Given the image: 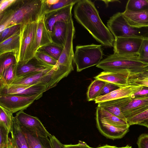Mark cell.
Masks as SVG:
<instances>
[{
	"label": "cell",
	"mask_w": 148,
	"mask_h": 148,
	"mask_svg": "<svg viewBox=\"0 0 148 148\" xmlns=\"http://www.w3.org/2000/svg\"><path fill=\"white\" fill-rule=\"evenodd\" d=\"M148 10V0H129L126 6L125 10L138 12Z\"/></svg>",
	"instance_id": "31"
},
{
	"label": "cell",
	"mask_w": 148,
	"mask_h": 148,
	"mask_svg": "<svg viewBox=\"0 0 148 148\" xmlns=\"http://www.w3.org/2000/svg\"><path fill=\"white\" fill-rule=\"evenodd\" d=\"M60 81L54 66L52 69L29 73L16 77L12 84L34 85L43 84L49 89L55 86Z\"/></svg>",
	"instance_id": "7"
},
{
	"label": "cell",
	"mask_w": 148,
	"mask_h": 148,
	"mask_svg": "<svg viewBox=\"0 0 148 148\" xmlns=\"http://www.w3.org/2000/svg\"><path fill=\"white\" fill-rule=\"evenodd\" d=\"M63 48V47L55 44L43 47L39 49L44 51L58 61Z\"/></svg>",
	"instance_id": "34"
},
{
	"label": "cell",
	"mask_w": 148,
	"mask_h": 148,
	"mask_svg": "<svg viewBox=\"0 0 148 148\" xmlns=\"http://www.w3.org/2000/svg\"><path fill=\"white\" fill-rule=\"evenodd\" d=\"M38 59L49 65L55 66L57 61L44 51L38 49L34 57Z\"/></svg>",
	"instance_id": "36"
},
{
	"label": "cell",
	"mask_w": 148,
	"mask_h": 148,
	"mask_svg": "<svg viewBox=\"0 0 148 148\" xmlns=\"http://www.w3.org/2000/svg\"><path fill=\"white\" fill-rule=\"evenodd\" d=\"M16 0H1L0 1V13L7 9Z\"/></svg>",
	"instance_id": "44"
},
{
	"label": "cell",
	"mask_w": 148,
	"mask_h": 148,
	"mask_svg": "<svg viewBox=\"0 0 148 148\" xmlns=\"http://www.w3.org/2000/svg\"><path fill=\"white\" fill-rule=\"evenodd\" d=\"M46 11L45 0H16L0 13V33L13 25L37 22Z\"/></svg>",
	"instance_id": "2"
},
{
	"label": "cell",
	"mask_w": 148,
	"mask_h": 148,
	"mask_svg": "<svg viewBox=\"0 0 148 148\" xmlns=\"http://www.w3.org/2000/svg\"><path fill=\"white\" fill-rule=\"evenodd\" d=\"M48 90L47 86L43 84L26 85L12 84L0 88V95L31 96L43 94Z\"/></svg>",
	"instance_id": "11"
},
{
	"label": "cell",
	"mask_w": 148,
	"mask_h": 148,
	"mask_svg": "<svg viewBox=\"0 0 148 148\" xmlns=\"http://www.w3.org/2000/svg\"><path fill=\"white\" fill-rule=\"evenodd\" d=\"M37 21L21 25L20 47L16 56L18 65L27 63L36 54L35 38Z\"/></svg>",
	"instance_id": "4"
},
{
	"label": "cell",
	"mask_w": 148,
	"mask_h": 148,
	"mask_svg": "<svg viewBox=\"0 0 148 148\" xmlns=\"http://www.w3.org/2000/svg\"><path fill=\"white\" fill-rule=\"evenodd\" d=\"M93 148H117V147L115 146H111L106 145L97 147Z\"/></svg>",
	"instance_id": "49"
},
{
	"label": "cell",
	"mask_w": 148,
	"mask_h": 148,
	"mask_svg": "<svg viewBox=\"0 0 148 148\" xmlns=\"http://www.w3.org/2000/svg\"><path fill=\"white\" fill-rule=\"evenodd\" d=\"M14 117L21 126L29 131L44 137H49L52 135L38 117L27 114L24 110L16 113Z\"/></svg>",
	"instance_id": "12"
},
{
	"label": "cell",
	"mask_w": 148,
	"mask_h": 148,
	"mask_svg": "<svg viewBox=\"0 0 148 148\" xmlns=\"http://www.w3.org/2000/svg\"><path fill=\"white\" fill-rule=\"evenodd\" d=\"M21 127L27 139L29 148H53L49 137L39 135Z\"/></svg>",
	"instance_id": "22"
},
{
	"label": "cell",
	"mask_w": 148,
	"mask_h": 148,
	"mask_svg": "<svg viewBox=\"0 0 148 148\" xmlns=\"http://www.w3.org/2000/svg\"><path fill=\"white\" fill-rule=\"evenodd\" d=\"M97 126L100 132L107 138L115 140L123 138L129 131L130 127L114 125L96 118Z\"/></svg>",
	"instance_id": "15"
},
{
	"label": "cell",
	"mask_w": 148,
	"mask_h": 148,
	"mask_svg": "<svg viewBox=\"0 0 148 148\" xmlns=\"http://www.w3.org/2000/svg\"><path fill=\"white\" fill-rule=\"evenodd\" d=\"M0 75L10 66L17 64L16 58L14 53H8L0 55Z\"/></svg>",
	"instance_id": "32"
},
{
	"label": "cell",
	"mask_w": 148,
	"mask_h": 148,
	"mask_svg": "<svg viewBox=\"0 0 148 148\" xmlns=\"http://www.w3.org/2000/svg\"><path fill=\"white\" fill-rule=\"evenodd\" d=\"M67 23L62 22H56L54 25L53 34L54 42L59 45L64 47L67 32Z\"/></svg>",
	"instance_id": "26"
},
{
	"label": "cell",
	"mask_w": 148,
	"mask_h": 148,
	"mask_svg": "<svg viewBox=\"0 0 148 148\" xmlns=\"http://www.w3.org/2000/svg\"><path fill=\"white\" fill-rule=\"evenodd\" d=\"M138 125H139L144 126L148 128V119L142 122L139 124Z\"/></svg>",
	"instance_id": "48"
},
{
	"label": "cell",
	"mask_w": 148,
	"mask_h": 148,
	"mask_svg": "<svg viewBox=\"0 0 148 148\" xmlns=\"http://www.w3.org/2000/svg\"><path fill=\"white\" fill-rule=\"evenodd\" d=\"M143 86L140 85H128L120 87L106 95L100 96L96 98L95 101L96 103L112 100L122 98L130 97L141 89Z\"/></svg>",
	"instance_id": "18"
},
{
	"label": "cell",
	"mask_w": 148,
	"mask_h": 148,
	"mask_svg": "<svg viewBox=\"0 0 148 148\" xmlns=\"http://www.w3.org/2000/svg\"><path fill=\"white\" fill-rule=\"evenodd\" d=\"M108 28L115 38L129 36L148 38V27L136 28L130 25L122 12H117L111 16L107 22Z\"/></svg>",
	"instance_id": "6"
},
{
	"label": "cell",
	"mask_w": 148,
	"mask_h": 148,
	"mask_svg": "<svg viewBox=\"0 0 148 148\" xmlns=\"http://www.w3.org/2000/svg\"><path fill=\"white\" fill-rule=\"evenodd\" d=\"M75 29L71 18L67 23L66 40L62 53L58 60L56 66L70 72L74 70L73 62L74 55L73 40L75 36Z\"/></svg>",
	"instance_id": "8"
},
{
	"label": "cell",
	"mask_w": 148,
	"mask_h": 148,
	"mask_svg": "<svg viewBox=\"0 0 148 148\" xmlns=\"http://www.w3.org/2000/svg\"><path fill=\"white\" fill-rule=\"evenodd\" d=\"M130 97L132 99L148 97V87L143 86L141 89L132 95Z\"/></svg>",
	"instance_id": "41"
},
{
	"label": "cell",
	"mask_w": 148,
	"mask_h": 148,
	"mask_svg": "<svg viewBox=\"0 0 148 148\" xmlns=\"http://www.w3.org/2000/svg\"><path fill=\"white\" fill-rule=\"evenodd\" d=\"M122 14L131 26L138 28L148 27V10L138 12L125 10Z\"/></svg>",
	"instance_id": "21"
},
{
	"label": "cell",
	"mask_w": 148,
	"mask_h": 148,
	"mask_svg": "<svg viewBox=\"0 0 148 148\" xmlns=\"http://www.w3.org/2000/svg\"><path fill=\"white\" fill-rule=\"evenodd\" d=\"M148 110V97L132 99V101L121 109L127 119Z\"/></svg>",
	"instance_id": "20"
},
{
	"label": "cell",
	"mask_w": 148,
	"mask_h": 148,
	"mask_svg": "<svg viewBox=\"0 0 148 148\" xmlns=\"http://www.w3.org/2000/svg\"><path fill=\"white\" fill-rule=\"evenodd\" d=\"M10 133L11 138L18 148H29L27 139L21 126L13 116Z\"/></svg>",
	"instance_id": "25"
},
{
	"label": "cell",
	"mask_w": 148,
	"mask_h": 148,
	"mask_svg": "<svg viewBox=\"0 0 148 148\" xmlns=\"http://www.w3.org/2000/svg\"><path fill=\"white\" fill-rule=\"evenodd\" d=\"M102 45L92 44L76 46L74 62L77 72L97 65L103 58Z\"/></svg>",
	"instance_id": "5"
},
{
	"label": "cell",
	"mask_w": 148,
	"mask_h": 148,
	"mask_svg": "<svg viewBox=\"0 0 148 148\" xmlns=\"http://www.w3.org/2000/svg\"><path fill=\"white\" fill-rule=\"evenodd\" d=\"M119 88L116 85L106 82L101 90L99 97L108 94Z\"/></svg>",
	"instance_id": "42"
},
{
	"label": "cell",
	"mask_w": 148,
	"mask_h": 148,
	"mask_svg": "<svg viewBox=\"0 0 148 148\" xmlns=\"http://www.w3.org/2000/svg\"><path fill=\"white\" fill-rule=\"evenodd\" d=\"M45 15V14L37 21L35 38L36 53L42 47L56 44L54 42L51 34L46 26Z\"/></svg>",
	"instance_id": "13"
},
{
	"label": "cell",
	"mask_w": 148,
	"mask_h": 148,
	"mask_svg": "<svg viewBox=\"0 0 148 148\" xmlns=\"http://www.w3.org/2000/svg\"><path fill=\"white\" fill-rule=\"evenodd\" d=\"M18 65H11L6 69L0 75V89L12 84L17 77L16 71Z\"/></svg>",
	"instance_id": "27"
},
{
	"label": "cell",
	"mask_w": 148,
	"mask_h": 148,
	"mask_svg": "<svg viewBox=\"0 0 148 148\" xmlns=\"http://www.w3.org/2000/svg\"><path fill=\"white\" fill-rule=\"evenodd\" d=\"M53 148H63V145L54 135L49 137Z\"/></svg>",
	"instance_id": "45"
},
{
	"label": "cell",
	"mask_w": 148,
	"mask_h": 148,
	"mask_svg": "<svg viewBox=\"0 0 148 148\" xmlns=\"http://www.w3.org/2000/svg\"><path fill=\"white\" fill-rule=\"evenodd\" d=\"M117 148H132L131 146H130L128 145H127L126 146L121 147H117Z\"/></svg>",
	"instance_id": "50"
},
{
	"label": "cell",
	"mask_w": 148,
	"mask_h": 148,
	"mask_svg": "<svg viewBox=\"0 0 148 148\" xmlns=\"http://www.w3.org/2000/svg\"><path fill=\"white\" fill-rule=\"evenodd\" d=\"M43 94L31 96L11 95H0V106L13 114L27 109Z\"/></svg>",
	"instance_id": "9"
},
{
	"label": "cell",
	"mask_w": 148,
	"mask_h": 148,
	"mask_svg": "<svg viewBox=\"0 0 148 148\" xmlns=\"http://www.w3.org/2000/svg\"><path fill=\"white\" fill-rule=\"evenodd\" d=\"M96 66L104 71L128 72L130 75L147 69L148 64L140 61L138 56L113 53L101 61Z\"/></svg>",
	"instance_id": "3"
},
{
	"label": "cell",
	"mask_w": 148,
	"mask_h": 148,
	"mask_svg": "<svg viewBox=\"0 0 148 148\" xmlns=\"http://www.w3.org/2000/svg\"><path fill=\"white\" fill-rule=\"evenodd\" d=\"M144 38L129 36L115 38L114 53L124 56H138Z\"/></svg>",
	"instance_id": "10"
},
{
	"label": "cell",
	"mask_w": 148,
	"mask_h": 148,
	"mask_svg": "<svg viewBox=\"0 0 148 148\" xmlns=\"http://www.w3.org/2000/svg\"><path fill=\"white\" fill-rule=\"evenodd\" d=\"M21 25H13L5 29L0 33V42L11 37L20 31Z\"/></svg>",
	"instance_id": "37"
},
{
	"label": "cell",
	"mask_w": 148,
	"mask_h": 148,
	"mask_svg": "<svg viewBox=\"0 0 148 148\" xmlns=\"http://www.w3.org/2000/svg\"><path fill=\"white\" fill-rule=\"evenodd\" d=\"M130 75V73L127 72L104 71L94 77V78L121 87L129 85L128 80Z\"/></svg>",
	"instance_id": "14"
},
{
	"label": "cell",
	"mask_w": 148,
	"mask_h": 148,
	"mask_svg": "<svg viewBox=\"0 0 148 148\" xmlns=\"http://www.w3.org/2000/svg\"><path fill=\"white\" fill-rule=\"evenodd\" d=\"M0 148H6L9 142V132L3 127L0 125Z\"/></svg>",
	"instance_id": "39"
},
{
	"label": "cell",
	"mask_w": 148,
	"mask_h": 148,
	"mask_svg": "<svg viewBox=\"0 0 148 148\" xmlns=\"http://www.w3.org/2000/svg\"><path fill=\"white\" fill-rule=\"evenodd\" d=\"M6 148H18L14 140L11 138H9L8 144Z\"/></svg>",
	"instance_id": "46"
},
{
	"label": "cell",
	"mask_w": 148,
	"mask_h": 148,
	"mask_svg": "<svg viewBox=\"0 0 148 148\" xmlns=\"http://www.w3.org/2000/svg\"><path fill=\"white\" fill-rule=\"evenodd\" d=\"M132 100L130 97H125L99 103H98L97 106L104 109L117 117L127 121L121 109L127 105Z\"/></svg>",
	"instance_id": "17"
},
{
	"label": "cell",
	"mask_w": 148,
	"mask_h": 148,
	"mask_svg": "<svg viewBox=\"0 0 148 148\" xmlns=\"http://www.w3.org/2000/svg\"><path fill=\"white\" fill-rule=\"evenodd\" d=\"M79 0H59L54 5L47 6L46 5L45 16H49L57 11L72 4H75ZM46 5V4H45Z\"/></svg>",
	"instance_id": "33"
},
{
	"label": "cell",
	"mask_w": 148,
	"mask_h": 148,
	"mask_svg": "<svg viewBox=\"0 0 148 148\" xmlns=\"http://www.w3.org/2000/svg\"><path fill=\"white\" fill-rule=\"evenodd\" d=\"M96 118L109 124L121 127H130L126 121L121 119L114 115L104 109L97 107Z\"/></svg>",
	"instance_id": "24"
},
{
	"label": "cell",
	"mask_w": 148,
	"mask_h": 148,
	"mask_svg": "<svg viewBox=\"0 0 148 148\" xmlns=\"http://www.w3.org/2000/svg\"><path fill=\"white\" fill-rule=\"evenodd\" d=\"M148 119V110L145 112L127 119L128 124L130 125H138Z\"/></svg>",
	"instance_id": "38"
},
{
	"label": "cell",
	"mask_w": 148,
	"mask_h": 148,
	"mask_svg": "<svg viewBox=\"0 0 148 148\" xmlns=\"http://www.w3.org/2000/svg\"><path fill=\"white\" fill-rule=\"evenodd\" d=\"M63 148H93L88 145L86 143L79 141L77 144L75 145H63Z\"/></svg>",
	"instance_id": "43"
},
{
	"label": "cell",
	"mask_w": 148,
	"mask_h": 148,
	"mask_svg": "<svg viewBox=\"0 0 148 148\" xmlns=\"http://www.w3.org/2000/svg\"><path fill=\"white\" fill-rule=\"evenodd\" d=\"M106 82L95 79L92 81L88 87L87 92L88 101H92L99 96Z\"/></svg>",
	"instance_id": "28"
},
{
	"label": "cell",
	"mask_w": 148,
	"mask_h": 148,
	"mask_svg": "<svg viewBox=\"0 0 148 148\" xmlns=\"http://www.w3.org/2000/svg\"><path fill=\"white\" fill-rule=\"evenodd\" d=\"M128 82L129 85L148 87V68L141 72L130 75Z\"/></svg>",
	"instance_id": "29"
},
{
	"label": "cell",
	"mask_w": 148,
	"mask_h": 148,
	"mask_svg": "<svg viewBox=\"0 0 148 148\" xmlns=\"http://www.w3.org/2000/svg\"><path fill=\"white\" fill-rule=\"evenodd\" d=\"M59 0H45L46 5L47 6H51L56 3Z\"/></svg>",
	"instance_id": "47"
},
{
	"label": "cell",
	"mask_w": 148,
	"mask_h": 148,
	"mask_svg": "<svg viewBox=\"0 0 148 148\" xmlns=\"http://www.w3.org/2000/svg\"><path fill=\"white\" fill-rule=\"evenodd\" d=\"M20 31L0 43V55L12 53L15 56L18 53L20 47Z\"/></svg>",
	"instance_id": "23"
},
{
	"label": "cell",
	"mask_w": 148,
	"mask_h": 148,
	"mask_svg": "<svg viewBox=\"0 0 148 148\" xmlns=\"http://www.w3.org/2000/svg\"><path fill=\"white\" fill-rule=\"evenodd\" d=\"M139 60L148 64V38H144L138 53Z\"/></svg>",
	"instance_id": "35"
},
{
	"label": "cell",
	"mask_w": 148,
	"mask_h": 148,
	"mask_svg": "<svg viewBox=\"0 0 148 148\" xmlns=\"http://www.w3.org/2000/svg\"><path fill=\"white\" fill-rule=\"evenodd\" d=\"M76 21L86 29L101 45L113 46L115 38L101 19L93 2L89 0H79L73 10Z\"/></svg>",
	"instance_id": "1"
},
{
	"label": "cell",
	"mask_w": 148,
	"mask_h": 148,
	"mask_svg": "<svg viewBox=\"0 0 148 148\" xmlns=\"http://www.w3.org/2000/svg\"><path fill=\"white\" fill-rule=\"evenodd\" d=\"M13 113L0 106V125L6 128L10 133L12 123Z\"/></svg>",
	"instance_id": "30"
},
{
	"label": "cell",
	"mask_w": 148,
	"mask_h": 148,
	"mask_svg": "<svg viewBox=\"0 0 148 148\" xmlns=\"http://www.w3.org/2000/svg\"><path fill=\"white\" fill-rule=\"evenodd\" d=\"M53 67V66L47 64L34 57L27 63L18 65L16 77L32 73L50 70Z\"/></svg>",
	"instance_id": "19"
},
{
	"label": "cell",
	"mask_w": 148,
	"mask_h": 148,
	"mask_svg": "<svg viewBox=\"0 0 148 148\" xmlns=\"http://www.w3.org/2000/svg\"><path fill=\"white\" fill-rule=\"evenodd\" d=\"M137 143L138 148H148V134H141L138 138Z\"/></svg>",
	"instance_id": "40"
},
{
	"label": "cell",
	"mask_w": 148,
	"mask_h": 148,
	"mask_svg": "<svg viewBox=\"0 0 148 148\" xmlns=\"http://www.w3.org/2000/svg\"><path fill=\"white\" fill-rule=\"evenodd\" d=\"M74 5H68L48 16H45V23L52 36L54 25L56 22H62L68 23L72 18L71 12Z\"/></svg>",
	"instance_id": "16"
}]
</instances>
